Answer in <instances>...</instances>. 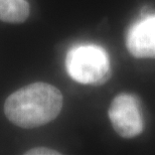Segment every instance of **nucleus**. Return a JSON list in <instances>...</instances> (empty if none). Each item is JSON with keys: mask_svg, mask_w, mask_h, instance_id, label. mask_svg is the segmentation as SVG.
I'll list each match as a JSON object with an SVG mask.
<instances>
[{"mask_svg": "<svg viewBox=\"0 0 155 155\" xmlns=\"http://www.w3.org/2000/svg\"><path fill=\"white\" fill-rule=\"evenodd\" d=\"M68 73L84 85L101 86L111 77L110 61L101 46L78 45L69 51L66 58Z\"/></svg>", "mask_w": 155, "mask_h": 155, "instance_id": "f03ea898", "label": "nucleus"}, {"mask_svg": "<svg viewBox=\"0 0 155 155\" xmlns=\"http://www.w3.org/2000/svg\"><path fill=\"white\" fill-rule=\"evenodd\" d=\"M30 7L26 0H0V20L7 23L24 22Z\"/></svg>", "mask_w": 155, "mask_h": 155, "instance_id": "39448f33", "label": "nucleus"}, {"mask_svg": "<svg viewBox=\"0 0 155 155\" xmlns=\"http://www.w3.org/2000/svg\"><path fill=\"white\" fill-rule=\"evenodd\" d=\"M63 94L57 87L38 82L22 87L4 103L7 119L21 128H36L51 122L63 108Z\"/></svg>", "mask_w": 155, "mask_h": 155, "instance_id": "f257e3e1", "label": "nucleus"}, {"mask_svg": "<svg viewBox=\"0 0 155 155\" xmlns=\"http://www.w3.org/2000/svg\"><path fill=\"white\" fill-rule=\"evenodd\" d=\"M108 115L114 130L123 138H133L144 128L139 103L133 95L119 94L113 99Z\"/></svg>", "mask_w": 155, "mask_h": 155, "instance_id": "7ed1b4c3", "label": "nucleus"}, {"mask_svg": "<svg viewBox=\"0 0 155 155\" xmlns=\"http://www.w3.org/2000/svg\"><path fill=\"white\" fill-rule=\"evenodd\" d=\"M61 154L57 150L51 149L48 147H35L26 151L25 155H60Z\"/></svg>", "mask_w": 155, "mask_h": 155, "instance_id": "423d86ee", "label": "nucleus"}, {"mask_svg": "<svg viewBox=\"0 0 155 155\" xmlns=\"http://www.w3.org/2000/svg\"><path fill=\"white\" fill-rule=\"evenodd\" d=\"M126 46L135 58H155V14L147 15L130 27Z\"/></svg>", "mask_w": 155, "mask_h": 155, "instance_id": "20e7f679", "label": "nucleus"}]
</instances>
